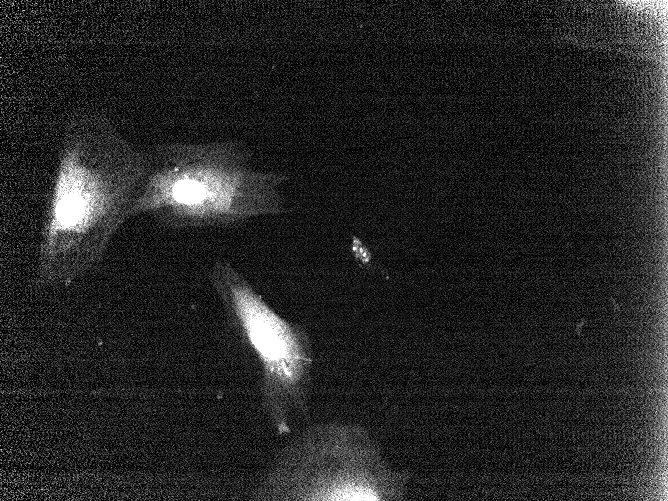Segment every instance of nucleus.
I'll list each match as a JSON object with an SVG mask.
<instances>
[{
  "label": "nucleus",
  "instance_id": "2",
  "mask_svg": "<svg viewBox=\"0 0 668 501\" xmlns=\"http://www.w3.org/2000/svg\"><path fill=\"white\" fill-rule=\"evenodd\" d=\"M147 171L132 218L148 215L173 230L238 227L288 211L284 172L253 166L236 139L167 142L147 149Z\"/></svg>",
  "mask_w": 668,
  "mask_h": 501
},
{
  "label": "nucleus",
  "instance_id": "1",
  "mask_svg": "<svg viewBox=\"0 0 668 501\" xmlns=\"http://www.w3.org/2000/svg\"><path fill=\"white\" fill-rule=\"evenodd\" d=\"M147 162V149L107 114L82 109L66 119L37 249L36 288L69 286L101 265L132 219Z\"/></svg>",
  "mask_w": 668,
  "mask_h": 501
},
{
  "label": "nucleus",
  "instance_id": "3",
  "mask_svg": "<svg viewBox=\"0 0 668 501\" xmlns=\"http://www.w3.org/2000/svg\"><path fill=\"white\" fill-rule=\"evenodd\" d=\"M410 475L386 462L358 424L328 422L306 429L278 454L262 480L260 500L387 501L404 497Z\"/></svg>",
  "mask_w": 668,
  "mask_h": 501
},
{
  "label": "nucleus",
  "instance_id": "4",
  "mask_svg": "<svg viewBox=\"0 0 668 501\" xmlns=\"http://www.w3.org/2000/svg\"><path fill=\"white\" fill-rule=\"evenodd\" d=\"M209 280L232 329L261 367V402L274 431L291 432V416H306L313 350L304 328L279 315L248 279L226 260H216Z\"/></svg>",
  "mask_w": 668,
  "mask_h": 501
}]
</instances>
